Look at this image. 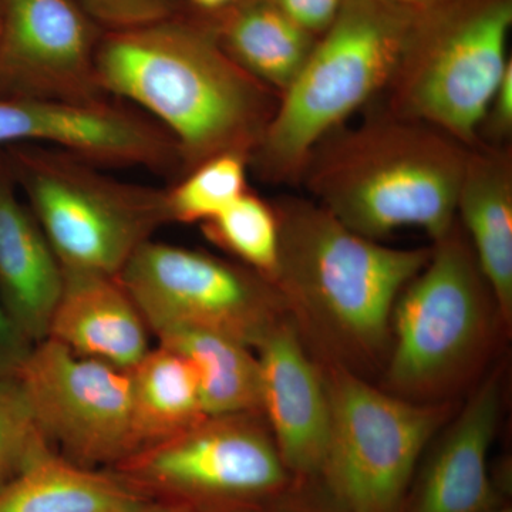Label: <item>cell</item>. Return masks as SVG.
I'll use <instances>...</instances> for the list:
<instances>
[{"label": "cell", "instance_id": "6da1fadb", "mask_svg": "<svg viewBox=\"0 0 512 512\" xmlns=\"http://www.w3.org/2000/svg\"><path fill=\"white\" fill-rule=\"evenodd\" d=\"M96 69L107 96L136 104L171 134L183 175L221 154L251 158L281 99L222 50L205 16L187 5L150 25L104 32Z\"/></svg>", "mask_w": 512, "mask_h": 512}, {"label": "cell", "instance_id": "7a4b0ae2", "mask_svg": "<svg viewBox=\"0 0 512 512\" xmlns=\"http://www.w3.org/2000/svg\"><path fill=\"white\" fill-rule=\"evenodd\" d=\"M271 282L319 365L366 377L389 357L394 303L429 261L431 247L392 248L363 237L318 202L282 197Z\"/></svg>", "mask_w": 512, "mask_h": 512}, {"label": "cell", "instance_id": "3957f363", "mask_svg": "<svg viewBox=\"0 0 512 512\" xmlns=\"http://www.w3.org/2000/svg\"><path fill=\"white\" fill-rule=\"evenodd\" d=\"M470 150L439 128L382 111L316 144L298 184L363 237L416 227L434 242L457 220Z\"/></svg>", "mask_w": 512, "mask_h": 512}, {"label": "cell", "instance_id": "277c9868", "mask_svg": "<svg viewBox=\"0 0 512 512\" xmlns=\"http://www.w3.org/2000/svg\"><path fill=\"white\" fill-rule=\"evenodd\" d=\"M414 18L379 0H343L281 94L249 168L264 183L298 184L316 144L386 90Z\"/></svg>", "mask_w": 512, "mask_h": 512}, {"label": "cell", "instance_id": "5b68a950", "mask_svg": "<svg viewBox=\"0 0 512 512\" xmlns=\"http://www.w3.org/2000/svg\"><path fill=\"white\" fill-rule=\"evenodd\" d=\"M500 329L507 326L494 293L456 220L394 303L387 392L417 403L448 402L480 372Z\"/></svg>", "mask_w": 512, "mask_h": 512}, {"label": "cell", "instance_id": "8992f818", "mask_svg": "<svg viewBox=\"0 0 512 512\" xmlns=\"http://www.w3.org/2000/svg\"><path fill=\"white\" fill-rule=\"evenodd\" d=\"M512 0H446L414 18L386 90V113L481 146L488 104L507 57Z\"/></svg>", "mask_w": 512, "mask_h": 512}, {"label": "cell", "instance_id": "52a82bcc", "mask_svg": "<svg viewBox=\"0 0 512 512\" xmlns=\"http://www.w3.org/2000/svg\"><path fill=\"white\" fill-rule=\"evenodd\" d=\"M3 150L63 271L119 276L137 249L170 224L165 188L124 183L52 147Z\"/></svg>", "mask_w": 512, "mask_h": 512}, {"label": "cell", "instance_id": "ba28073f", "mask_svg": "<svg viewBox=\"0 0 512 512\" xmlns=\"http://www.w3.org/2000/svg\"><path fill=\"white\" fill-rule=\"evenodd\" d=\"M328 390V448L319 480L349 512H400L416 468L451 413L417 403L338 365H319Z\"/></svg>", "mask_w": 512, "mask_h": 512}, {"label": "cell", "instance_id": "9c48e42d", "mask_svg": "<svg viewBox=\"0 0 512 512\" xmlns=\"http://www.w3.org/2000/svg\"><path fill=\"white\" fill-rule=\"evenodd\" d=\"M153 335L165 329L212 330L255 349L288 316L266 276L210 252L151 241L119 276Z\"/></svg>", "mask_w": 512, "mask_h": 512}, {"label": "cell", "instance_id": "30bf717a", "mask_svg": "<svg viewBox=\"0 0 512 512\" xmlns=\"http://www.w3.org/2000/svg\"><path fill=\"white\" fill-rule=\"evenodd\" d=\"M114 468L147 494L171 495L192 508L254 503L291 484L262 413L205 416Z\"/></svg>", "mask_w": 512, "mask_h": 512}, {"label": "cell", "instance_id": "8fae6325", "mask_svg": "<svg viewBox=\"0 0 512 512\" xmlns=\"http://www.w3.org/2000/svg\"><path fill=\"white\" fill-rule=\"evenodd\" d=\"M16 379L37 426L67 460L114 467L138 450L126 370L45 339L36 343Z\"/></svg>", "mask_w": 512, "mask_h": 512}, {"label": "cell", "instance_id": "7c38bea8", "mask_svg": "<svg viewBox=\"0 0 512 512\" xmlns=\"http://www.w3.org/2000/svg\"><path fill=\"white\" fill-rule=\"evenodd\" d=\"M0 100L97 103L106 30L74 0H0Z\"/></svg>", "mask_w": 512, "mask_h": 512}, {"label": "cell", "instance_id": "4fadbf2b", "mask_svg": "<svg viewBox=\"0 0 512 512\" xmlns=\"http://www.w3.org/2000/svg\"><path fill=\"white\" fill-rule=\"evenodd\" d=\"M23 143L56 148L100 167H144L183 177L171 134L146 113L110 99L0 100V148Z\"/></svg>", "mask_w": 512, "mask_h": 512}, {"label": "cell", "instance_id": "5bb4252c", "mask_svg": "<svg viewBox=\"0 0 512 512\" xmlns=\"http://www.w3.org/2000/svg\"><path fill=\"white\" fill-rule=\"evenodd\" d=\"M261 370L262 414L286 470L318 478L328 448L330 407L319 363L289 316L255 346Z\"/></svg>", "mask_w": 512, "mask_h": 512}, {"label": "cell", "instance_id": "9a60e30c", "mask_svg": "<svg viewBox=\"0 0 512 512\" xmlns=\"http://www.w3.org/2000/svg\"><path fill=\"white\" fill-rule=\"evenodd\" d=\"M503 396V375L494 370L441 431L400 512H484L503 504L488 467Z\"/></svg>", "mask_w": 512, "mask_h": 512}, {"label": "cell", "instance_id": "2e32d148", "mask_svg": "<svg viewBox=\"0 0 512 512\" xmlns=\"http://www.w3.org/2000/svg\"><path fill=\"white\" fill-rule=\"evenodd\" d=\"M64 274L0 148V301L33 343L47 338Z\"/></svg>", "mask_w": 512, "mask_h": 512}, {"label": "cell", "instance_id": "e0dca14e", "mask_svg": "<svg viewBox=\"0 0 512 512\" xmlns=\"http://www.w3.org/2000/svg\"><path fill=\"white\" fill-rule=\"evenodd\" d=\"M47 338L77 356L128 370L150 352L146 320L117 276L63 271Z\"/></svg>", "mask_w": 512, "mask_h": 512}, {"label": "cell", "instance_id": "ac0fdd59", "mask_svg": "<svg viewBox=\"0 0 512 512\" xmlns=\"http://www.w3.org/2000/svg\"><path fill=\"white\" fill-rule=\"evenodd\" d=\"M457 221L487 279L504 325L512 322V148L468 151L458 190Z\"/></svg>", "mask_w": 512, "mask_h": 512}, {"label": "cell", "instance_id": "d6986e66", "mask_svg": "<svg viewBox=\"0 0 512 512\" xmlns=\"http://www.w3.org/2000/svg\"><path fill=\"white\" fill-rule=\"evenodd\" d=\"M201 15L221 49L279 96L301 72L319 39L269 0H238L221 12Z\"/></svg>", "mask_w": 512, "mask_h": 512}, {"label": "cell", "instance_id": "ffe728a7", "mask_svg": "<svg viewBox=\"0 0 512 512\" xmlns=\"http://www.w3.org/2000/svg\"><path fill=\"white\" fill-rule=\"evenodd\" d=\"M151 500L116 471L79 466L52 447L0 490V512H137Z\"/></svg>", "mask_w": 512, "mask_h": 512}, {"label": "cell", "instance_id": "44dd1931", "mask_svg": "<svg viewBox=\"0 0 512 512\" xmlns=\"http://www.w3.org/2000/svg\"><path fill=\"white\" fill-rule=\"evenodd\" d=\"M197 375L205 416L262 413L261 370L255 350L222 333L173 328L156 333Z\"/></svg>", "mask_w": 512, "mask_h": 512}, {"label": "cell", "instance_id": "7402d4cb", "mask_svg": "<svg viewBox=\"0 0 512 512\" xmlns=\"http://www.w3.org/2000/svg\"><path fill=\"white\" fill-rule=\"evenodd\" d=\"M128 375L137 451L170 439L204 419L197 375L173 350L161 345L150 349Z\"/></svg>", "mask_w": 512, "mask_h": 512}, {"label": "cell", "instance_id": "603a6c76", "mask_svg": "<svg viewBox=\"0 0 512 512\" xmlns=\"http://www.w3.org/2000/svg\"><path fill=\"white\" fill-rule=\"evenodd\" d=\"M212 244L271 281L278 258V218L274 205L247 191L217 217L202 222Z\"/></svg>", "mask_w": 512, "mask_h": 512}, {"label": "cell", "instance_id": "cb8c5ba5", "mask_svg": "<svg viewBox=\"0 0 512 512\" xmlns=\"http://www.w3.org/2000/svg\"><path fill=\"white\" fill-rule=\"evenodd\" d=\"M249 157L227 153L212 157L165 188L170 222L202 224L217 217L249 190Z\"/></svg>", "mask_w": 512, "mask_h": 512}, {"label": "cell", "instance_id": "d4e9b609", "mask_svg": "<svg viewBox=\"0 0 512 512\" xmlns=\"http://www.w3.org/2000/svg\"><path fill=\"white\" fill-rule=\"evenodd\" d=\"M52 447L37 426L18 379H0V490Z\"/></svg>", "mask_w": 512, "mask_h": 512}, {"label": "cell", "instance_id": "484cf974", "mask_svg": "<svg viewBox=\"0 0 512 512\" xmlns=\"http://www.w3.org/2000/svg\"><path fill=\"white\" fill-rule=\"evenodd\" d=\"M106 32L138 28L170 18L185 0H74Z\"/></svg>", "mask_w": 512, "mask_h": 512}, {"label": "cell", "instance_id": "4316f807", "mask_svg": "<svg viewBox=\"0 0 512 512\" xmlns=\"http://www.w3.org/2000/svg\"><path fill=\"white\" fill-rule=\"evenodd\" d=\"M268 512H349L326 490L319 478H296L276 494Z\"/></svg>", "mask_w": 512, "mask_h": 512}, {"label": "cell", "instance_id": "83f0119b", "mask_svg": "<svg viewBox=\"0 0 512 512\" xmlns=\"http://www.w3.org/2000/svg\"><path fill=\"white\" fill-rule=\"evenodd\" d=\"M35 345L0 301V379L16 377Z\"/></svg>", "mask_w": 512, "mask_h": 512}, {"label": "cell", "instance_id": "f1b7e54d", "mask_svg": "<svg viewBox=\"0 0 512 512\" xmlns=\"http://www.w3.org/2000/svg\"><path fill=\"white\" fill-rule=\"evenodd\" d=\"M303 29L322 36L338 16L343 0H269Z\"/></svg>", "mask_w": 512, "mask_h": 512}, {"label": "cell", "instance_id": "f546056e", "mask_svg": "<svg viewBox=\"0 0 512 512\" xmlns=\"http://www.w3.org/2000/svg\"><path fill=\"white\" fill-rule=\"evenodd\" d=\"M481 128L494 141L493 146L507 144L512 131V60L508 64L490 104ZM480 128V130H481Z\"/></svg>", "mask_w": 512, "mask_h": 512}, {"label": "cell", "instance_id": "4dcf8cb0", "mask_svg": "<svg viewBox=\"0 0 512 512\" xmlns=\"http://www.w3.org/2000/svg\"><path fill=\"white\" fill-rule=\"evenodd\" d=\"M384 5L392 6L403 12L410 13V15L419 16L421 13L429 12V10L436 8L446 0H379Z\"/></svg>", "mask_w": 512, "mask_h": 512}, {"label": "cell", "instance_id": "1f68e13d", "mask_svg": "<svg viewBox=\"0 0 512 512\" xmlns=\"http://www.w3.org/2000/svg\"><path fill=\"white\" fill-rule=\"evenodd\" d=\"M237 2L238 0H185V5L195 12L211 15V13L221 12Z\"/></svg>", "mask_w": 512, "mask_h": 512}, {"label": "cell", "instance_id": "d6a6232c", "mask_svg": "<svg viewBox=\"0 0 512 512\" xmlns=\"http://www.w3.org/2000/svg\"><path fill=\"white\" fill-rule=\"evenodd\" d=\"M137 512H201L197 508H192L190 505L177 503V501H171V503H156L151 500L150 503L144 505L141 510Z\"/></svg>", "mask_w": 512, "mask_h": 512}, {"label": "cell", "instance_id": "836d02e7", "mask_svg": "<svg viewBox=\"0 0 512 512\" xmlns=\"http://www.w3.org/2000/svg\"><path fill=\"white\" fill-rule=\"evenodd\" d=\"M484 512H512V508L510 505L503 503L495 505V507L488 508V510Z\"/></svg>", "mask_w": 512, "mask_h": 512}, {"label": "cell", "instance_id": "e575fe53", "mask_svg": "<svg viewBox=\"0 0 512 512\" xmlns=\"http://www.w3.org/2000/svg\"><path fill=\"white\" fill-rule=\"evenodd\" d=\"M0 30H2V5H0Z\"/></svg>", "mask_w": 512, "mask_h": 512}]
</instances>
